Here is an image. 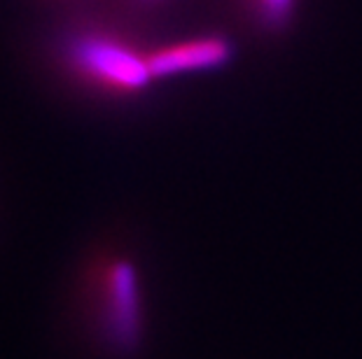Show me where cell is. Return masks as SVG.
Segmentation results:
<instances>
[{
  "mask_svg": "<svg viewBox=\"0 0 362 359\" xmlns=\"http://www.w3.org/2000/svg\"><path fill=\"white\" fill-rule=\"evenodd\" d=\"M66 322L91 359H138L150 336L143 271L117 243L89 248L73 269L66 292Z\"/></svg>",
  "mask_w": 362,
  "mask_h": 359,
  "instance_id": "1",
  "label": "cell"
},
{
  "mask_svg": "<svg viewBox=\"0 0 362 359\" xmlns=\"http://www.w3.org/2000/svg\"><path fill=\"white\" fill-rule=\"evenodd\" d=\"M49 61L59 78L87 96L127 101L150 87V51L105 21L82 19L57 30Z\"/></svg>",
  "mask_w": 362,
  "mask_h": 359,
  "instance_id": "2",
  "label": "cell"
},
{
  "mask_svg": "<svg viewBox=\"0 0 362 359\" xmlns=\"http://www.w3.org/2000/svg\"><path fill=\"white\" fill-rule=\"evenodd\" d=\"M229 59H232V47L220 35L185 37V40L150 49V68L155 80L211 71V68L227 63Z\"/></svg>",
  "mask_w": 362,
  "mask_h": 359,
  "instance_id": "3",
  "label": "cell"
},
{
  "mask_svg": "<svg viewBox=\"0 0 362 359\" xmlns=\"http://www.w3.org/2000/svg\"><path fill=\"white\" fill-rule=\"evenodd\" d=\"M295 3L297 0H248V7L262 26L276 30L292 19Z\"/></svg>",
  "mask_w": 362,
  "mask_h": 359,
  "instance_id": "4",
  "label": "cell"
},
{
  "mask_svg": "<svg viewBox=\"0 0 362 359\" xmlns=\"http://www.w3.org/2000/svg\"><path fill=\"white\" fill-rule=\"evenodd\" d=\"M124 3L131 7H138V10H148V7H157L164 0H124Z\"/></svg>",
  "mask_w": 362,
  "mask_h": 359,
  "instance_id": "5",
  "label": "cell"
}]
</instances>
